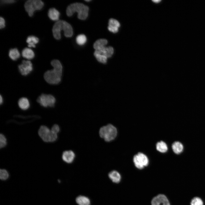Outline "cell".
Listing matches in <instances>:
<instances>
[{
	"mask_svg": "<svg viewBox=\"0 0 205 205\" xmlns=\"http://www.w3.org/2000/svg\"><path fill=\"white\" fill-rule=\"evenodd\" d=\"M51 64L52 69L46 71L44 74V79L48 83L52 85L59 84L61 81L63 67L60 62L58 60H53Z\"/></svg>",
	"mask_w": 205,
	"mask_h": 205,
	"instance_id": "6da1fadb",
	"label": "cell"
},
{
	"mask_svg": "<svg viewBox=\"0 0 205 205\" xmlns=\"http://www.w3.org/2000/svg\"><path fill=\"white\" fill-rule=\"evenodd\" d=\"M63 30L64 34L66 37H70L73 34V30L71 25L64 20L57 21L53 26L52 33L54 38L57 40L61 38V32Z\"/></svg>",
	"mask_w": 205,
	"mask_h": 205,
	"instance_id": "7a4b0ae2",
	"label": "cell"
},
{
	"mask_svg": "<svg viewBox=\"0 0 205 205\" xmlns=\"http://www.w3.org/2000/svg\"><path fill=\"white\" fill-rule=\"evenodd\" d=\"M89 8L83 3H75L70 4L67 8L66 14L68 16H71L75 12L78 13V18L81 20L86 19L88 16Z\"/></svg>",
	"mask_w": 205,
	"mask_h": 205,
	"instance_id": "3957f363",
	"label": "cell"
},
{
	"mask_svg": "<svg viewBox=\"0 0 205 205\" xmlns=\"http://www.w3.org/2000/svg\"><path fill=\"white\" fill-rule=\"evenodd\" d=\"M117 133L116 128L111 124L102 127L99 131L100 137L106 142H110L114 140L116 137Z\"/></svg>",
	"mask_w": 205,
	"mask_h": 205,
	"instance_id": "277c9868",
	"label": "cell"
},
{
	"mask_svg": "<svg viewBox=\"0 0 205 205\" xmlns=\"http://www.w3.org/2000/svg\"><path fill=\"white\" fill-rule=\"evenodd\" d=\"M38 134L43 141L46 142H55L58 138L57 134L44 125L40 126L38 130Z\"/></svg>",
	"mask_w": 205,
	"mask_h": 205,
	"instance_id": "5b68a950",
	"label": "cell"
},
{
	"mask_svg": "<svg viewBox=\"0 0 205 205\" xmlns=\"http://www.w3.org/2000/svg\"><path fill=\"white\" fill-rule=\"evenodd\" d=\"M44 5V3L41 0H28L25 2L24 7L28 15L32 17L35 11L41 9Z\"/></svg>",
	"mask_w": 205,
	"mask_h": 205,
	"instance_id": "8992f818",
	"label": "cell"
},
{
	"mask_svg": "<svg viewBox=\"0 0 205 205\" xmlns=\"http://www.w3.org/2000/svg\"><path fill=\"white\" fill-rule=\"evenodd\" d=\"M37 101L44 107H53L55 105L56 100L51 95L42 94L37 98Z\"/></svg>",
	"mask_w": 205,
	"mask_h": 205,
	"instance_id": "52a82bcc",
	"label": "cell"
},
{
	"mask_svg": "<svg viewBox=\"0 0 205 205\" xmlns=\"http://www.w3.org/2000/svg\"><path fill=\"white\" fill-rule=\"evenodd\" d=\"M133 162L135 166L138 169H142L147 166L149 160L147 157L142 153L139 152L134 155Z\"/></svg>",
	"mask_w": 205,
	"mask_h": 205,
	"instance_id": "ba28073f",
	"label": "cell"
},
{
	"mask_svg": "<svg viewBox=\"0 0 205 205\" xmlns=\"http://www.w3.org/2000/svg\"><path fill=\"white\" fill-rule=\"evenodd\" d=\"M18 69L21 75H27L33 70L32 63L29 60H23L22 63L18 65Z\"/></svg>",
	"mask_w": 205,
	"mask_h": 205,
	"instance_id": "9c48e42d",
	"label": "cell"
},
{
	"mask_svg": "<svg viewBox=\"0 0 205 205\" xmlns=\"http://www.w3.org/2000/svg\"><path fill=\"white\" fill-rule=\"evenodd\" d=\"M75 157V153L72 151L71 150L64 151L62 155V158L63 161L68 163H72Z\"/></svg>",
	"mask_w": 205,
	"mask_h": 205,
	"instance_id": "30bf717a",
	"label": "cell"
},
{
	"mask_svg": "<svg viewBox=\"0 0 205 205\" xmlns=\"http://www.w3.org/2000/svg\"><path fill=\"white\" fill-rule=\"evenodd\" d=\"M95 52L104 55L108 58L111 57L113 55L114 49L113 47L110 46H105L101 50H95Z\"/></svg>",
	"mask_w": 205,
	"mask_h": 205,
	"instance_id": "8fae6325",
	"label": "cell"
},
{
	"mask_svg": "<svg viewBox=\"0 0 205 205\" xmlns=\"http://www.w3.org/2000/svg\"><path fill=\"white\" fill-rule=\"evenodd\" d=\"M18 104L19 107L23 110L28 109L30 106V102L25 97H22L19 99Z\"/></svg>",
	"mask_w": 205,
	"mask_h": 205,
	"instance_id": "7c38bea8",
	"label": "cell"
},
{
	"mask_svg": "<svg viewBox=\"0 0 205 205\" xmlns=\"http://www.w3.org/2000/svg\"><path fill=\"white\" fill-rule=\"evenodd\" d=\"M108 41L105 39H99L97 40L94 43L93 47L95 50H100L105 46L107 44Z\"/></svg>",
	"mask_w": 205,
	"mask_h": 205,
	"instance_id": "4fadbf2b",
	"label": "cell"
},
{
	"mask_svg": "<svg viewBox=\"0 0 205 205\" xmlns=\"http://www.w3.org/2000/svg\"><path fill=\"white\" fill-rule=\"evenodd\" d=\"M60 13L55 8H52L50 9L48 12V15L50 19L53 21H58L59 19Z\"/></svg>",
	"mask_w": 205,
	"mask_h": 205,
	"instance_id": "5bb4252c",
	"label": "cell"
},
{
	"mask_svg": "<svg viewBox=\"0 0 205 205\" xmlns=\"http://www.w3.org/2000/svg\"><path fill=\"white\" fill-rule=\"evenodd\" d=\"M108 176L109 178L114 183H118L120 181L121 175L117 171H111L109 173Z\"/></svg>",
	"mask_w": 205,
	"mask_h": 205,
	"instance_id": "9a60e30c",
	"label": "cell"
},
{
	"mask_svg": "<svg viewBox=\"0 0 205 205\" xmlns=\"http://www.w3.org/2000/svg\"><path fill=\"white\" fill-rule=\"evenodd\" d=\"M22 55L23 58L29 60L33 59L34 57V54L33 50L27 48L22 50Z\"/></svg>",
	"mask_w": 205,
	"mask_h": 205,
	"instance_id": "2e32d148",
	"label": "cell"
},
{
	"mask_svg": "<svg viewBox=\"0 0 205 205\" xmlns=\"http://www.w3.org/2000/svg\"><path fill=\"white\" fill-rule=\"evenodd\" d=\"M76 203L79 205H90V201L87 197L83 196H79L76 199Z\"/></svg>",
	"mask_w": 205,
	"mask_h": 205,
	"instance_id": "e0dca14e",
	"label": "cell"
},
{
	"mask_svg": "<svg viewBox=\"0 0 205 205\" xmlns=\"http://www.w3.org/2000/svg\"><path fill=\"white\" fill-rule=\"evenodd\" d=\"M172 149L174 152L177 154H179L182 152L183 149V144L179 142H175L172 144Z\"/></svg>",
	"mask_w": 205,
	"mask_h": 205,
	"instance_id": "ac0fdd59",
	"label": "cell"
},
{
	"mask_svg": "<svg viewBox=\"0 0 205 205\" xmlns=\"http://www.w3.org/2000/svg\"><path fill=\"white\" fill-rule=\"evenodd\" d=\"M26 42L28 44V47L35 48V44L38 43L39 42V39L35 36H30L27 37Z\"/></svg>",
	"mask_w": 205,
	"mask_h": 205,
	"instance_id": "d6986e66",
	"label": "cell"
},
{
	"mask_svg": "<svg viewBox=\"0 0 205 205\" xmlns=\"http://www.w3.org/2000/svg\"><path fill=\"white\" fill-rule=\"evenodd\" d=\"M9 57L13 60H16L20 57V55L18 50L16 48L10 49L9 52Z\"/></svg>",
	"mask_w": 205,
	"mask_h": 205,
	"instance_id": "ffe728a7",
	"label": "cell"
},
{
	"mask_svg": "<svg viewBox=\"0 0 205 205\" xmlns=\"http://www.w3.org/2000/svg\"><path fill=\"white\" fill-rule=\"evenodd\" d=\"M157 150L161 153H165L168 150L167 145L164 142L161 141L158 142L156 145Z\"/></svg>",
	"mask_w": 205,
	"mask_h": 205,
	"instance_id": "44dd1931",
	"label": "cell"
},
{
	"mask_svg": "<svg viewBox=\"0 0 205 205\" xmlns=\"http://www.w3.org/2000/svg\"><path fill=\"white\" fill-rule=\"evenodd\" d=\"M158 198L160 204L162 205H170L169 201L166 196L163 194H159L157 196Z\"/></svg>",
	"mask_w": 205,
	"mask_h": 205,
	"instance_id": "7402d4cb",
	"label": "cell"
},
{
	"mask_svg": "<svg viewBox=\"0 0 205 205\" xmlns=\"http://www.w3.org/2000/svg\"><path fill=\"white\" fill-rule=\"evenodd\" d=\"M94 54L99 62L103 64H105L107 62V58L106 56L95 52Z\"/></svg>",
	"mask_w": 205,
	"mask_h": 205,
	"instance_id": "603a6c76",
	"label": "cell"
},
{
	"mask_svg": "<svg viewBox=\"0 0 205 205\" xmlns=\"http://www.w3.org/2000/svg\"><path fill=\"white\" fill-rule=\"evenodd\" d=\"M87 41L86 36L83 34H80L78 35L76 38V41L79 45H83Z\"/></svg>",
	"mask_w": 205,
	"mask_h": 205,
	"instance_id": "cb8c5ba5",
	"label": "cell"
},
{
	"mask_svg": "<svg viewBox=\"0 0 205 205\" xmlns=\"http://www.w3.org/2000/svg\"><path fill=\"white\" fill-rule=\"evenodd\" d=\"M108 24V26L112 27L119 28L120 26V24L118 21L113 18H110L109 19Z\"/></svg>",
	"mask_w": 205,
	"mask_h": 205,
	"instance_id": "d4e9b609",
	"label": "cell"
},
{
	"mask_svg": "<svg viewBox=\"0 0 205 205\" xmlns=\"http://www.w3.org/2000/svg\"><path fill=\"white\" fill-rule=\"evenodd\" d=\"M190 205H203V202L200 198L195 197L192 200Z\"/></svg>",
	"mask_w": 205,
	"mask_h": 205,
	"instance_id": "484cf974",
	"label": "cell"
},
{
	"mask_svg": "<svg viewBox=\"0 0 205 205\" xmlns=\"http://www.w3.org/2000/svg\"><path fill=\"white\" fill-rule=\"evenodd\" d=\"M9 177L8 173L5 169H1L0 170V178L2 180L7 179Z\"/></svg>",
	"mask_w": 205,
	"mask_h": 205,
	"instance_id": "4316f807",
	"label": "cell"
},
{
	"mask_svg": "<svg viewBox=\"0 0 205 205\" xmlns=\"http://www.w3.org/2000/svg\"><path fill=\"white\" fill-rule=\"evenodd\" d=\"M7 144V139L3 134L0 135V147L3 148L5 147Z\"/></svg>",
	"mask_w": 205,
	"mask_h": 205,
	"instance_id": "83f0119b",
	"label": "cell"
},
{
	"mask_svg": "<svg viewBox=\"0 0 205 205\" xmlns=\"http://www.w3.org/2000/svg\"><path fill=\"white\" fill-rule=\"evenodd\" d=\"M51 130L53 132L58 134L60 131V128L58 125L55 124L52 126Z\"/></svg>",
	"mask_w": 205,
	"mask_h": 205,
	"instance_id": "f1b7e54d",
	"label": "cell"
},
{
	"mask_svg": "<svg viewBox=\"0 0 205 205\" xmlns=\"http://www.w3.org/2000/svg\"><path fill=\"white\" fill-rule=\"evenodd\" d=\"M151 205H160L159 200L157 196L153 198L151 202Z\"/></svg>",
	"mask_w": 205,
	"mask_h": 205,
	"instance_id": "f546056e",
	"label": "cell"
},
{
	"mask_svg": "<svg viewBox=\"0 0 205 205\" xmlns=\"http://www.w3.org/2000/svg\"><path fill=\"white\" fill-rule=\"evenodd\" d=\"M108 30L111 32L113 33H116L118 31V28L114 27L109 26H108Z\"/></svg>",
	"mask_w": 205,
	"mask_h": 205,
	"instance_id": "4dcf8cb0",
	"label": "cell"
},
{
	"mask_svg": "<svg viewBox=\"0 0 205 205\" xmlns=\"http://www.w3.org/2000/svg\"><path fill=\"white\" fill-rule=\"evenodd\" d=\"M5 22L4 19L2 17L0 18V28L2 29L4 28L5 26Z\"/></svg>",
	"mask_w": 205,
	"mask_h": 205,
	"instance_id": "1f68e13d",
	"label": "cell"
},
{
	"mask_svg": "<svg viewBox=\"0 0 205 205\" xmlns=\"http://www.w3.org/2000/svg\"><path fill=\"white\" fill-rule=\"evenodd\" d=\"M15 0H1V2L2 3L9 4L14 3Z\"/></svg>",
	"mask_w": 205,
	"mask_h": 205,
	"instance_id": "d6a6232c",
	"label": "cell"
},
{
	"mask_svg": "<svg viewBox=\"0 0 205 205\" xmlns=\"http://www.w3.org/2000/svg\"><path fill=\"white\" fill-rule=\"evenodd\" d=\"M3 102V98L1 95H0V104H1Z\"/></svg>",
	"mask_w": 205,
	"mask_h": 205,
	"instance_id": "836d02e7",
	"label": "cell"
},
{
	"mask_svg": "<svg viewBox=\"0 0 205 205\" xmlns=\"http://www.w3.org/2000/svg\"><path fill=\"white\" fill-rule=\"evenodd\" d=\"M152 1L155 3H159L160 1H161V0H152Z\"/></svg>",
	"mask_w": 205,
	"mask_h": 205,
	"instance_id": "e575fe53",
	"label": "cell"
}]
</instances>
